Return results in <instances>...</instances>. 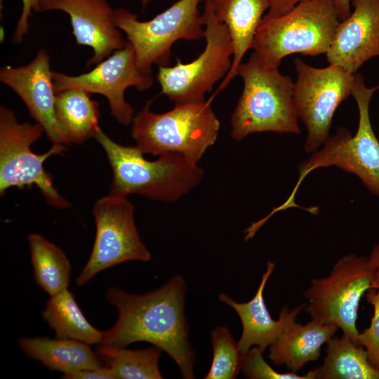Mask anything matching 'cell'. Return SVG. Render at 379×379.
<instances>
[{"instance_id":"6da1fadb","label":"cell","mask_w":379,"mask_h":379,"mask_svg":"<svg viewBox=\"0 0 379 379\" xmlns=\"http://www.w3.org/2000/svg\"><path fill=\"white\" fill-rule=\"evenodd\" d=\"M186 284L177 274L156 290L133 294L109 287L106 299L118 311L114 325L103 331L100 345L125 347L147 342L168 354L183 378H194V350L189 340L185 314Z\"/></svg>"},{"instance_id":"7a4b0ae2","label":"cell","mask_w":379,"mask_h":379,"mask_svg":"<svg viewBox=\"0 0 379 379\" xmlns=\"http://www.w3.org/2000/svg\"><path fill=\"white\" fill-rule=\"evenodd\" d=\"M244 83L231 116V137L241 140L259 132L298 134L292 79L279 66L254 51L237 69Z\"/></svg>"},{"instance_id":"3957f363","label":"cell","mask_w":379,"mask_h":379,"mask_svg":"<svg viewBox=\"0 0 379 379\" xmlns=\"http://www.w3.org/2000/svg\"><path fill=\"white\" fill-rule=\"evenodd\" d=\"M94 138L104 149L113 171L109 194H138L173 202L196 187L203 171L183 155L168 153L155 161L146 159L135 146H124L99 128Z\"/></svg>"},{"instance_id":"277c9868","label":"cell","mask_w":379,"mask_h":379,"mask_svg":"<svg viewBox=\"0 0 379 379\" xmlns=\"http://www.w3.org/2000/svg\"><path fill=\"white\" fill-rule=\"evenodd\" d=\"M379 84L366 85L362 74H355L351 95L359 112V123L352 135L346 128H338L325 142L298 167L299 177L288 199L274 211L279 212L298 206L295 195L305 178L319 168L335 166L357 176L365 187L379 198V141L371 125L369 107Z\"/></svg>"},{"instance_id":"5b68a950","label":"cell","mask_w":379,"mask_h":379,"mask_svg":"<svg viewBox=\"0 0 379 379\" xmlns=\"http://www.w3.org/2000/svg\"><path fill=\"white\" fill-rule=\"evenodd\" d=\"M152 101L133 117L131 133L136 146L143 154L178 153L197 164L220 129L211 100L175 105L163 114L150 112Z\"/></svg>"},{"instance_id":"8992f818","label":"cell","mask_w":379,"mask_h":379,"mask_svg":"<svg viewBox=\"0 0 379 379\" xmlns=\"http://www.w3.org/2000/svg\"><path fill=\"white\" fill-rule=\"evenodd\" d=\"M340 22L333 0H305L282 15H264L251 48L278 66L291 54H326Z\"/></svg>"},{"instance_id":"52a82bcc","label":"cell","mask_w":379,"mask_h":379,"mask_svg":"<svg viewBox=\"0 0 379 379\" xmlns=\"http://www.w3.org/2000/svg\"><path fill=\"white\" fill-rule=\"evenodd\" d=\"M378 284L379 269L370 265L368 257L350 253L339 259L327 276L311 280L302 294L305 311L312 319L336 326L358 344L360 300Z\"/></svg>"},{"instance_id":"ba28073f","label":"cell","mask_w":379,"mask_h":379,"mask_svg":"<svg viewBox=\"0 0 379 379\" xmlns=\"http://www.w3.org/2000/svg\"><path fill=\"white\" fill-rule=\"evenodd\" d=\"M44 133L38 123L18 122L15 113L4 105L0 107V194L13 187H36L46 201L58 208H67L69 203L55 187L52 176L44 168L52 155L61 154L67 145L52 144L45 153L32 152L31 145Z\"/></svg>"},{"instance_id":"9c48e42d","label":"cell","mask_w":379,"mask_h":379,"mask_svg":"<svg viewBox=\"0 0 379 379\" xmlns=\"http://www.w3.org/2000/svg\"><path fill=\"white\" fill-rule=\"evenodd\" d=\"M203 1L206 0H178L147 21H140L126 8L114 10V23L126 34L142 72L151 74L153 65L166 66L176 41L204 37L203 17L199 10Z\"/></svg>"},{"instance_id":"30bf717a","label":"cell","mask_w":379,"mask_h":379,"mask_svg":"<svg viewBox=\"0 0 379 379\" xmlns=\"http://www.w3.org/2000/svg\"><path fill=\"white\" fill-rule=\"evenodd\" d=\"M206 46L193 61L174 66H159L157 79L161 93L175 105L200 102L214 84L227 74L234 54L228 29L215 17L208 1L202 13Z\"/></svg>"},{"instance_id":"8fae6325","label":"cell","mask_w":379,"mask_h":379,"mask_svg":"<svg viewBox=\"0 0 379 379\" xmlns=\"http://www.w3.org/2000/svg\"><path fill=\"white\" fill-rule=\"evenodd\" d=\"M294 105L298 119L307 130L304 149L312 153L330 136L334 113L351 95L355 74L332 63L326 67H314L300 58L294 60Z\"/></svg>"},{"instance_id":"7c38bea8","label":"cell","mask_w":379,"mask_h":379,"mask_svg":"<svg viewBox=\"0 0 379 379\" xmlns=\"http://www.w3.org/2000/svg\"><path fill=\"white\" fill-rule=\"evenodd\" d=\"M92 213L95 237L90 257L76 279L79 286L101 271L119 264L150 260L151 253L135 224L134 207L125 196L109 194L98 199Z\"/></svg>"},{"instance_id":"4fadbf2b","label":"cell","mask_w":379,"mask_h":379,"mask_svg":"<svg viewBox=\"0 0 379 379\" xmlns=\"http://www.w3.org/2000/svg\"><path fill=\"white\" fill-rule=\"evenodd\" d=\"M53 81L55 93L79 88L104 95L111 114L123 125L130 124L133 119V107L124 98L126 90L133 86L145 91L153 84L151 74L138 68L134 50L128 41L123 48L96 64L91 71L77 76L53 71Z\"/></svg>"},{"instance_id":"5bb4252c","label":"cell","mask_w":379,"mask_h":379,"mask_svg":"<svg viewBox=\"0 0 379 379\" xmlns=\"http://www.w3.org/2000/svg\"><path fill=\"white\" fill-rule=\"evenodd\" d=\"M0 80L22 99L52 144L69 145L55 115L56 93L46 50H39L34 58L25 65L2 67Z\"/></svg>"},{"instance_id":"9a60e30c","label":"cell","mask_w":379,"mask_h":379,"mask_svg":"<svg viewBox=\"0 0 379 379\" xmlns=\"http://www.w3.org/2000/svg\"><path fill=\"white\" fill-rule=\"evenodd\" d=\"M51 10L67 13L77 44L93 49L87 67L99 63L126 43L114 23V10L107 0H39L34 12Z\"/></svg>"},{"instance_id":"2e32d148","label":"cell","mask_w":379,"mask_h":379,"mask_svg":"<svg viewBox=\"0 0 379 379\" xmlns=\"http://www.w3.org/2000/svg\"><path fill=\"white\" fill-rule=\"evenodd\" d=\"M354 10L340 22L326 53L329 63L352 74L379 56V0H352Z\"/></svg>"},{"instance_id":"e0dca14e","label":"cell","mask_w":379,"mask_h":379,"mask_svg":"<svg viewBox=\"0 0 379 379\" xmlns=\"http://www.w3.org/2000/svg\"><path fill=\"white\" fill-rule=\"evenodd\" d=\"M266 266L258 290L249 301L237 302L227 294L219 295V300L232 307L241 320L242 333L237 343L244 355L253 347H258L264 352L296 322L297 317L306 305H300L291 309L284 306L278 319H274L266 306L264 290L276 265L268 261Z\"/></svg>"},{"instance_id":"ac0fdd59","label":"cell","mask_w":379,"mask_h":379,"mask_svg":"<svg viewBox=\"0 0 379 379\" xmlns=\"http://www.w3.org/2000/svg\"><path fill=\"white\" fill-rule=\"evenodd\" d=\"M216 19L229 30L234 54L230 71L218 91L225 88L237 77V69L245 53L251 48L258 27L270 8L269 0H206Z\"/></svg>"},{"instance_id":"d6986e66","label":"cell","mask_w":379,"mask_h":379,"mask_svg":"<svg viewBox=\"0 0 379 379\" xmlns=\"http://www.w3.org/2000/svg\"><path fill=\"white\" fill-rule=\"evenodd\" d=\"M338 328L312 319L305 324L295 322L272 345L269 357L277 366H286L291 371L300 370L315 361L323 345L333 337Z\"/></svg>"},{"instance_id":"ffe728a7","label":"cell","mask_w":379,"mask_h":379,"mask_svg":"<svg viewBox=\"0 0 379 379\" xmlns=\"http://www.w3.org/2000/svg\"><path fill=\"white\" fill-rule=\"evenodd\" d=\"M18 345L29 357L64 375L98 368L102 361L88 344L72 339L44 337L20 338Z\"/></svg>"},{"instance_id":"44dd1931","label":"cell","mask_w":379,"mask_h":379,"mask_svg":"<svg viewBox=\"0 0 379 379\" xmlns=\"http://www.w3.org/2000/svg\"><path fill=\"white\" fill-rule=\"evenodd\" d=\"M79 88L55 94V115L68 142L82 144L94 137L99 126V104Z\"/></svg>"},{"instance_id":"7402d4cb","label":"cell","mask_w":379,"mask_h":379,"mask_svg":"<svg viewBox=\"0 0 379 379\" xmlns=\"http://www.w3.org/2000/svg\"><path fill=\"white\" fill-rule=\"evenodd\" d=\"M316 379H379L364 347L343 334L326 343L323 364L315 368Z\"/></svg>"},{"instance_id":"603a6c76","label":"cell","mask_w":379,"mask_h":379,"mask_svg":"<svg viewBox=\"0 0 379 379\" xmlns=\"http://www.w3.org/2000/svg\"><path fill=\"white\" fill-rule=\"evenodd\" d=\"M41 316L58 338L100 344L103 331L95 328L84 316L68 288L50 296Z\"/></svg>"},{"instance_id":"cb8c5ba5","label":"cell","mask_w":379,"mask_h":379,"mask_svg":"<svg viewBox=\"0 0 379 379\" xmlns=\"http://www.w3.org/2000/svg\"><path fill=\"white\" fill-rule=\"evenodd\" d=\"M36 283L50 296L68 288L71 264L64 251L39 234L27 237Z\"/></svg>"},{"instance_id":"d4e9b609","label":"cell","mask_w":379,"mask_h":379,"mask_svg":"<svg viewBox=\"0 0 379 379\" xmlns=\"http://www.w3.org/2000/svg\"><path fill=\"white\" fill-rule=\"evenodd\" d=\"M161 350L155 346L129 350L100 345L97 354L114 372L116 379H161L159 368Z\"/></svg>"},{"instance_id":"484cf974","label":"cell","mask_w":379,"mask_h":379,"mask_svg":"<svg viewBox=\"0 0 379 379\" xmlns=\"http://www.w3.org/2000/svg\"><path fill=\"white\" fill-rule=\"evenodd\" d=\"M213 357L205 379H234L242 371L245 356L229 329L215 327L211 333Z\"/></svg>"},{"instance_id":"4316f807","label":"cell","mask_w":379,"mask_h":379,"mask_svg":"<svg viewBox=\"0 0 379 379\" xmlns=\"http://www.w3.org/2000/svg\"><path fill=\"white\" fill-rule=\"evenodd\" d=\"M262 351L251 347L245 356L242 371L246 378L252 379H316L315 368L304 375L295 372L280 373L270 366L262 357Z\"/></svg>"},{"instance_id":"83f0119b","label":"cell","mask_w":379,"mask_h":379,"mask_svg":"<svg viewBox=\"0 0 379 379\" xmlns=\"http://www.w3.org/2000/svg\"><path fill=\"white\" fill-rule=\"evenodd\" d=\"M366 298L373 307V314L369 326L359 332L357 343L366 350L371 364L379 368V284L369 289Z\"/></svg>"},{"instance_id":"f1b7e54d","label":"cell","mask_w":379,"mask_h":379,"mask_svg":"<svg viewBox=\"0 0 379 379\" xmlns=\"http://www.w3.org/2000/svg\"><path fill=\"white\" fill-rule=\"evenodd\" d=\"M39 0H22V10L21 15L18 21L13 34V41L17 44L22 42L23 37L28 32L29 18L32 11L36 8Z\"/></svg>"},{"instance_id":"f546056e","label":"cell","mask_w":379,"mask_h":379,"mask_svg":"<svg viewBox=\"0 0 379 379\" xmlns=\"http://www.w3.org/2000/svg\"><path fill=\"white\" fill-rule=\"evenodd\" d=\"M65 379H116L113 371L108 366L84 369L62 375Z\"/></svg>"},{"instance_id":"4dcf8cb0","label":"cell","mask_w":379,"mask_h":379,"mask_svg":"<svg viewBox=\"0 0 379 379\" xmlns=\"http://www.w3.org/2000/svg\"><path fill=\"white\" fill-rule=\"evenodd\" d=\"M270 8L265 14L270 17H277L287 13L298 4L305 0H269Z\"/></svg>"},{"instance_id":"1f68e13d","label":"cell","mask_w":379,"mask_h":379,"mask_svg":"<svg viewBox=\"0 0 379 379\" xmlns=\"http://www.w3.org/2000/svg\"><path fill=\"white\" fill-rule=\"evenodd\" d=\"M339 20H345L351 13L350 0H333Z\"/></svg>"},{"instance_id":"d6a6232c","label":"cell","mask_w":379,"mask_h":379,"mask_svg":"<svg viewBox=\"0 0 379 379\" xmlns=\"http://www.w3.org/2000/svg\"><path fill=\"white\" fill-rule=\"evenodd\" d=\"M370 265L375 269H379V243L374 246L369 255Z\"/></svg>"},{"instance_id":"836d02e7","label":"cell","mask_w":379,"mask_h":379,"mask_svg":"<svg viewBox=\"0 0 379 379\" xmlns=\"http://www.w3.org/2000/svg\"><path fill=\"white\" fill-rule=\"evenodd\" d=\"M140 1L142 4V6L145 8V6L149 3V0H140Z\"/></svg>"}]
</instances>
